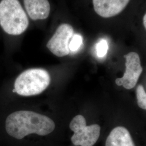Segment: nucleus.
<instances>
[{"mask_svg":"<svg viewBox=\"0 0 146 146\" xmlns=\"http://www.w3.org/2000/svg\"><path fill=\"white\" fill-rule=\"evenodd\" d=\"M0 26L11 35H20L26 31L29 20L19 0L0 2Z\"/></svg>","mask_w":146,"mask_h":146,"instance_id":"f03ea898","label":"nucleus"},{"mask_svg":"<svg viewBox=\"0 0 146 146\" xmlns=\"http://www.w3.org/2000/svg\"><path fill=\"white\" fill-rule=\"evenodd\" d=\"M74 35L73 27L67 23L59 26L47 44L48 49L58 57H63L70 53L69 44Z\"/></svg>","mask_w":146,"mask_h":146,"instance_id":"39448f33","label":"nucleus"},{"mask_svg":"<svg viewBox=\"0 0 146 146\" xmlns=\"http://www.w3.org/2000/svg\"><path fill=\"white\" fill-rule=\"evenodd\" d=\"M105 146H135L131 134L124 127L114 128L108 136Z\"/></svg>","mask_w":146,"mask_h":146,"instance_id":"1a4fd4ad","label":"nucleus"},{"mask_svg":"<svg viewBox=\"0 0 146 146\" xmlns=\"http://www.w3.org/2000/svg\"><path fill=\"white\" fill-rule=\"evenodd\" d=\"M82 37L79 34H74L72 37L69 44V48L70 52H76L78 50L79 48L82 44Z\"/></svg>","mask_w":146,"mask_h":146,"instance_id":"9b49d317","label":"nucleus"},{"mask_svg":"<svg viewBox=\"0 0 146 146\" xmlns=\"http://www.w3.org/2000/svg\"><path fill=\"white\" fill-rule=\"evenodd\" d=\"M136 97L138 106L143 110H146V93L143 86L138 85L136 88Z\"/></svg>","mask_w":146,"mask_h":146,"instance_id":"9d476101","label":"nucleus"},{"mask_svg":"<svg viewBox=\"0 0 146 146\" xmlns=\"http://www.w3.org/2000/svg\"><path fill=\"white\" fill-rule=\"evenodd\" d=\"M55 128V124L50 118L31 111H17L11 114L5 120L7 133L19 140L31 134L47 135Z\"/></svg>","mask_w":146,"mask_h":146,"instance_id":"f257e3e1","label":"nucleus"},{"mask_svg":"<svg viewBox=\"0 0 146 146\" xmlns=\"http://www.w3.org/2000/svg\"><path fill=\"white\" fill-rule=\"evenodd\" d=\"M143 26L145 27V28H146V15L145 14L143 18Z\"/></svg>","mask_w":146,"mask_h":146,"instance_id":"ddd939ff","label":"nucleus"},{"mask_svg":"<svg viewBox=\"0 0 146 146\" xmlns=\"http://www.w3.org/2000/svg\"><path fill=\"white\" fill-rule=\"evenodd\" d=\"M125 58V71L121 78H117L115 83L118 86H122L127 89L135 87L143 71L140 58L137 53L130 52L124 56Z\"/></svg>","mask_w":146,"mask_h":146,"instance_id":"423d86ee","label":"nucleus"},{"mask_svg":"<svg viewBox=\"0 0 146 146\" xmlns=\"http://www.w3.org/2000/svg\"><path fill=\"white\" fill-rule=\"evenodd\" d=\"M70 129L74 132L71 141L75 146H93L100 135L101 127L99 125H87L84 116L76 115L71 121Z\"/></svg>","mask_w":146,"mask_h":146,"instance_id":"20e7f679","label":"nucleus"},{"mask_svg":"<svg viewBox=\"0 0 146 146\" xmlns=\"http://www.w3.org/2000/svg\"><path fill=\"white\" fill-rule=\"evenodd\" d=\"M96 50L99 58H104L108 50V44L107 41L104 39L101 40L96 44Z\"/></svg>","mask_w":146,"mask_h":146,"instance_id":"f8f14e48","label":"nucleus"},{"mask_svg":"<svg viewBox=\"0 0 146 146\" xmlns=\"http://www.w3.org/2000/svg\"><path fill=\"white\" fill-rule=\"evenodd\" d=\"M130 0H93L95 11L104 18L117 15L123 11Z\"/></svg>","mask_w":146,"mask_h":146,"instance_id":"0eeeda50","label":"nucleus"},{"mask_svg":"<svg viewBox=\"0 0 146 146\" xmlns=\"http://www.w3.org/2000/svg\"><path fill=\"white\" fill-rule=\"evenodd\" d=\"M28 15L33 20H45L49 15L50 5L48 0H23Z\"/></svg>","mask_w":146,"mask_h":146,"instance_id":"6e6552de","label":"nucleus"},{"mask_svg":"<svg viewBox=\"0 0 146 146\" xmlns=\"http://www.w3.org/2000/svg\"><path fill=\"white\" fill-rule=\"evenodd\" d=\"M51 78L46 70L41 68L27 69L20 74L14 84L17 94L30 96L42 93L48 87Z\"/></svg>","mask_w":146,"mask_h":146,"instance_id":"7ed1b4c3","label":"nucleus"}]
</instances>
